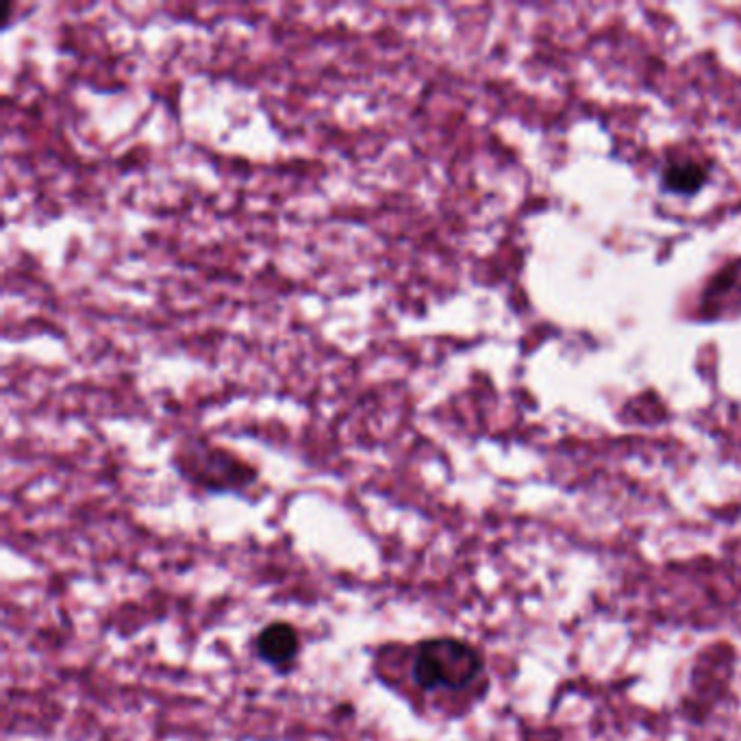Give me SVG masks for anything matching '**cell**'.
I'll use <instances>...</instances> for the list:
<instances>
[{"label":"cell","instance_id":"obj_3","mask_svg":"<svg viewBox=\"0 0 741 741\" xmlns=\"http://www.w3.org/2000/svg\"><path fill=\"white\" fill-rule=\"evenodd\" d=\"M302 642L297 626L290 622H272L264 626L255 637V653L257 657L270 667L294 666L300 655Z\"/></svg>","mask_w":741,"mask_h":741},{"label":"cell","instance_id":"obj_1","mask_svg":"<svg viewBox=\"0 0 741 741\" xmlns=\"http://www.w3.org/2000/svg\"><path fill=\"white\" fill-rule=\"evenodd\" d=\"M378 667H400L402 683L422 696L463 694L485 672L483 655L463 640L431 637L416 644L385 646L376 655Z\"/></svg>","mask_w":741,"mask_h":741},{"label":"cell","instance_id":"obj_2","mask_svg":"<svg viewBox=\"0 0 741 741\" xmlns=\"http://www.w3.org/2000/svg\"><path fill=\"white\" fill-rule=\"evenodd\" d=\"M176 468L187 481L210 492L241 494L257 481V472L250 465L221 448H190L176 457Z\"/></svg>","mask_w":741,"mask_h":741},{"label":"cell","instance_id":"obj_4","mask_svg":"<svg viewBox=\"0 0 741 741\" xmlns=\"http://www.w3.org/2000/svg\"><path fill=\"white\" fill-rule=\"evenodd\" d=\"M707 179L705 168L698 163H676L664 170V187L674 194H694Z\"/></svg>","mask_w":741,"mask_h":741}]
</instances>
